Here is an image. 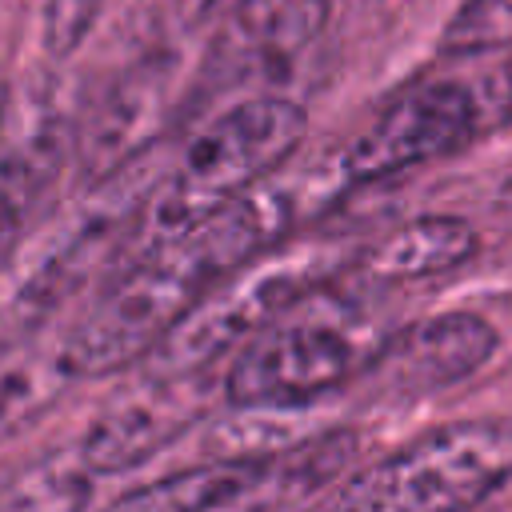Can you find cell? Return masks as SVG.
<instances>
[{
  "mask_svg": "<svg viewBox=\"0 0 512 512\" xmlns=\"http://www.w3.org/2000/svg\"><path fill=\"white\" fill-rule=\"evenodd\" d=\"M284 200L244 192L192 232L140 252L128 272L60 336L76 380L144 360L224 276L244 268L284 228Z\"/></svg>",
  "mask_w": 512,
  "mask_h": 512,
  "instance_id": "cell-1",
  "label": "cell"
},
{
  "mask_svg": "<svg viewBox=\"0 0 512 512\" xmlns=\"http://www.w3.org/2000/svg\"><path fill=\"white\" fill-rule=\"evenodd\" d=\"M304 128L308 116L288 96H252L224 108L184 144L176 164L156 176L132 224L136 256L192 232L224 204L252 192L276 164H284L300 148Z\"/></svg>",
  "mask_w": 512,
  "mask_h": 512,
  "instance_id": "cell-2",
  "label": "cell"
},
{
  "mask_svg": "<svg viewBox=\"0 0 512 512\" xmlns=\"http://www.w3.org/2000/svg\"><path fill=\"white\" fill-rule=\"evenodd\" d=\"M512 120V64L464 76H436L396 96L340 156L356 184L444 160Z\"/></svg>",
  "mask_w": 512,
  "mask_h": 512,
  "instance_id": "cell-3",
  "label": "cell"
},
{
  "mask_svg": "<svg viewBox=\"0 0 512 512\" xmlns=\"http://www.w3.org/2000/svg\"><path fill=\"white\" fill-rule=\"evenodd\" d=\"M376 348L380 340L348 312L288 316L284 308L240 344L224 376V396L236 408H296L352 380Z\"/></svg>",
  "mask_w": 512,
  "mask_h": 512,
  "instance_id": "cell-4",
  "label": "cell"
},
{
  "mask_svg": "<svg viewBox=\"0 0 512 512\" xmlns=\"http://www.w3.org/2000/svg\"><path fill=\"white\" fill-rule=\"evenodd\" d=\"M508 476L512 432L492 424H452L352 476L336 492V504L388 512L468 508L488 500Z\"/></svg>",
  "mask_w": 512,
  "mask_h": 512,
  "instance_id": "cell-5",
  "label": "cell"
},
{
  "mask_svg": "<svg viewBox=\"0 0 512 512\" xmlns=\"http://www.w3.org/2000/svg\"><path fill=\"white\" fill-rule=\"evenodd\" d=\"M156 184V172L136 156L132 164L104 176V188L68 220L64 232L20 272L16 288L0 300V352L24 336H32L44 316H52L100 264L112 260L124 236Z\"/></svg>",
  "mask_w": 512,
  "mask_h": 512,
  "instance_id": "cell-6",
  "label": "cell"
},
{
  "mask_svg": "<svg viewBox=\"0 0 512 512\" xmlns=\"http://www.w3.org/2000/svg\"><path fill=\"white\" fill-rule=\"evenodd\" d=\"M308 276L288 264H260L224 276L144 360L148 376L204 372L220 352L240 348L264 324H272L304 292Z\"/></svg>",
  "mask_w": 512,
  "mask_h": 512,
  "instance_id": "cell-7",
  "label": "cell"
},
{
  "mask_svg": "<svg viewBox=\"0 0 512 512\" xmlns=\"http://www.w3.org/2000/svg\"><path fill=\"white\" fill-rule=\"evenodd\" d=\"M200 376L204 372L144 376L140 388L112 400L80 440V456L92 476L128 472L156 448H164L172 436H180L204 412L208 388L200 384Z\"/></svg>",
  "mask_w": 512,
  "mask_h": 512,
  "instance_id": "cell-8",
  "label": "cell"
},
{
  "mask_svg": "<svg viewBox=\"0 0 512 512\" xmlns=\"http://www.w3.org/2000/svg\"><path fill=\"white\" fill-rule=\"evenodd\" d=\"M492 348L496 332L488 320L448 312L384 336L376 356L368 360V372H384V388L424 396L476 372L492 356Z\"/></svg>",
  "mask_w": 512,
  "mask_h": 512,
  "instance_id": "cell-9",
  "label": "cell"
},
{
  "mask_svg": "<svg viewBox=\"0 0 512 512\" xmlns=\"http://www.w3.org/2000/svg\"><path fill=\"white\" fill-rule=\"evenodd\" d=\"M76 152V128L52 112L0 140V272L32 228L48 188Z\"/></svg>",
  "mask_w": 512,
  "mask_h": 512,
  "instance_id": "cell-10",
  "label": "cell"
},
{
  "mask_svg": "<svg viewBox=\"0 0 512 512\" xmlns=\"http://www.w3.org/2000/svg\"><path fill=\"white\" fill-rule=\"evenodd\" d=\"M328 12L332 0H236L216 56L240 72L288 60L320 36Z\"/></svg>",
  "mask_w": 512,
  "mask_h": 512,
  "instance_id": "cell-11",
  "label": "cell"
},
{
  "mask_svg": "<svg viewBox=\"0 0 512 512\" xmlns=\"http://www.w3.org/2000/svg\"><path fill=\"white\" fill-rule=\"evenodd\" d=\"M160 92H164V68L148 64V68L124 76V84L104 96V104L92 116V124L84 128V136L76 132V156L84 160L88 180H104L140 156V144L148 132L144 128L148 108L160 100Z\"/></svg>",
  "mask_w": 512,
  "mask_h": 512,
  "instance_id": "cell-12",
  "label": "cell"
},
{
  "mask_svg": "<svg viewBox=\"0 0 512 512\" xmlns=\"http://www.w3.org/2000/svg\"><path fill=\"white\" fill-rule=\"evenodd\" d=\"M472 252H476V232L468 220L420 216L396 228L392 236H384V244H376V252L364 260V272L384 284L424 280V276H440L448 268L468 264Z\"/></svg>",
  "mask_w": 512,
  "mask_h": 512,
  "instance_id": "cell-13",
  "label": "cell"
},
{
  "mask_svg": "<svg viewBox=\"0 0 512 512\" xmlns=\"http://www.w3.org/2000/svg\"><path fill=\"white\" fill-rule=\"evenodd\" d=\"M72 368L64 360L60 340L56 344H28L16 340L0 352V444L16 432L32 428L72 384Z\"/></svg>",
  "mask_w": 512,
  "mask_h": 512,
  "instance_id": "cell-14",
  "label": "cell"
},
{
  "mask_svg": "<svg viewBox=\"0 0 512 512\" xmlns=\"http://www.w3.org/2000/svg\"><path fill=\"white\" fill-rule=\"evenodd\" d=\"M268 484V460H216L180 476H168L160 484H148L140 492L120 496L124 508H156V512H196V508H232L256 496V488Z\"/></svg>",
  "mask_w": 512,
  "mask_h": 512,
  "instance_id": "cell-15",
  "label": "cell"
},
{
  "mask_svg": "<svg viewBox=\"0 0 512 512\" xmlns=\"http://www.w3.org/2000/svg\"><path fill=\"white\" fill-rule=\"evenodd\" d=\"M92 468L84 464L80 448L72 456H52L20 476L0 484V508H76L88 500Z\"/></svg>",
  "mask_w": 512,
  "mask_h": 512,
  "instance_id": "cell-16",
  "label": "cell"
},
{
  "mask_svg": "<svg viewBox=\"0 0 512 512\" xmlns=\"http://www.w3.org/2000/svg\"><path fill=\"white\" fill-rule=\"evenodd\" d=\"M508 44H512V0H464L440 36V52L452 60L484 56Z\"/></svg>",
  "mask_w": 512,
  "mask_h": 512,
  "instance_id": "cell-17",
  "label": "cell"
},
{
  "mask_svg": "<svg viewBox=\"0 0 512 512\" xmlns=\"http://www.w3.org/2000/svg\"><path fill=\"white\" fill-rule=\"evenodd\" d=\"M100 8L104 0H44V48L56 60L72 56L88 40Z\"/></svg>",
  "mask_w": 512,
  "mask_h": 512,
  "instance_id": "cell-18",
  "label": "cell"
},
{
  "mask_svg": "<svg viewBox=\"0 0 512 512\" xmlns=\"http://www.w3.org/2000/svg\"><path fill=\"white\" fill-rule=\"evenodd\" d=\"M176 4H180V16H184L188 24H200V20H204L220 0H176Z\"/></svg>",
  "mask_w": 512,
  "mask_h": 512,
  "instance_id": "cell-19",
  "label": "cell"
},
{
  "mask_svg": "<svg viewBox=\"0 0 512 512\" xmlns=\"http://www.w3.org/2000/svg\"><path fill=\"white\" fill-rule=\"evenodd\" d=\"M4 108H8V88H4V80H0V124H4Z\"/></svg>",
  "mask_w": 512,
  "mask_h": 512,
  "instance_id": "cell-20",
  "label": "cell"
}]
</instances>
